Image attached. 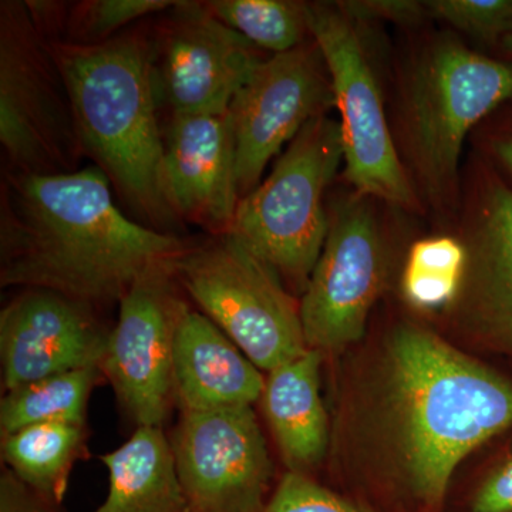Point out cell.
Here are the masks:
<instances>
[{
  "mask_svg": "<svg viewBox=\"0 0 512 512\" xmlns=\"http://www.w3.org/2000/svg\"><path fill=\"white\" fill-rule=\"evenodd\" d=\"M187 248L180 238L124 215L97 165L5 178L2 288L45 289L92 308L120 303L147 269Z\"/></svg>",
  "mask_w": 512,
  "mask_h": 512,
  "instance_id": "cell-1",
  "label": "cell"
},
{
  "mask_svg": "<svg viewBox=\"0 0 512 512\" xmlns=\"http://www.w3.org/2000/svg\"><path fill=\"white\" fill-rule=\"evenodd\" d=\"M386 400L396 474L384 512H444L454 471L512 429V384L419 326L394 332Z\"/></svg>",
  "mask_w": 512,
  "mask_h": 512,
  "instance_id": "cell-2",
  "label": "cell"
},
{
  "mask_svg": "<svg viewBox=\"0 0 512 512\" xmlns=\"http://www.w3.org/2000/svg\"><path fill=\"white\" fill-rule=\"evenodd\" d=\"M66 82L84 154L148 224L177 212L165 177V138L157 119L154 53L137 35L106 42H49Z\"/></svg>",
  "mask_w": 512,
  "mask_h": 512,
  "instance_id": "cell-3",
  "label": "cell"
},
{
  "mask_svg": "<svg viewBox=\"0 0 512 512\" xmlns=\"http://www.w3.org/2000/svg\"><path fill=\"white\" fill-rule=\"evenodd\" d=\"M512 97V64L456 39L420 56L403 99V144L421 190L443 207L456 200L461 151L471 128Z\"/></svg>",
  "mask_w": 512,
  "mask_h": 512,
  "instance_id": "cell-4",
  "label": "cell"
},
{
  "mask_svg": "<svg viewBox=\"0 0 512 512\" xmlns=\"http://www.w3.org/2000/svg\"><path fill=\"white\" fill-rule=\"evenodd\" d=\"M342 161L339 121L315 117L264 183L241 198L225 232L302 293L328 238L323 195Z\"/></svg>",
  "mask_w": 512,
  "mask_h": 512,
  "instance_id": "cell-5",
  "label": "cell"
},
{
  "mask_svg": "<svg viewBox=\"0 0 512 512\" xmlns=\"http://www.w3.org/2000/svg\"><path fill=\"white\" fill-rule=\"evenodd\" d=\"M0 143L18 174L73 173L84 156L52 47L16 0L0 3Z\"/></svg>",
  "mask_w": 512,
  "mask_h": 512,
  "instance_id": "cell-6",
  "label": "cell"
},
{
  "mask_svg": "<svg viewBox=\"0 0 512 512\" xmlns=\"http://www.w3.org/2000/svg\"><path fill=\"white\" fill-rule=\"evenodd\" d=\"M177 278L259 370L269 373L309 349L301 308L281 278L229 235L185 249Z\"/></svg>",
  "mask_w": 512,
  "mask_h": 512,
  "instance_id": "cell-7",
  "label": "cell"
},
{
  "mask_svg": "<svg viewBox=\"0 0 512 512\" xmlns=\"http://www.w3.org/2000/svg\"><path fill=\"white\" fill-rule=\"evenodd\" d=\"M308 22L325 57L340 113L345 177L362 197L416 208V192L394 146L379 84L355 22L336 3H308Z\"/></svg>",
  "mask_w": 512,
  "mask_h": 512,
  "instance_id": "cell-8",
  "label": "cell"
},
{
  "mask_svg": "<svg viewBox=\"0 0 512 512\" xmlns=\"http://www.w3.org/2000/svg\"><path fill=\"white\" fill-rule=\"evenodd\" d=\"M177 259L151 266L121 299L100 363L137 427H163L174 404L175 336L188 309L178 292Z\"/></svg>",
  "mask_w": 512,
  "mask_h": 512,
  "instance_id": "cell-9",
  "label": "cell"
},
{
  "mask_svg": "<svg viewBox=\"0 0 512 512\" xmlns=\"http://www.w3.org/2000/svg\"><path fill=\"white\" fill-rule=\"evenodd\" d=\"M370 198L356 194L330 218L328 238L303 291L309 349L333 352L362 339L386 278V249Z\"/></svg>",
  "mask_w": 512,
  "mask_h": 512,
  "instance_id": "cell-10",
  "label": "cell"
},
{
  "mask_svg": "<svg viewBox=\"0 0 512 512\" xmlns=\"http://www.w3.org/2000/svg\"><path fill=\"white\" fill-rule=\"evenodd\" d=\"M332 104L328 66L313 39L256 67L228 110L241 198L258 187L269 161Z\"/></svg>",
  "mask_w": 512,
  "mask_h": 512,
  "instance_id": "cell-11",
  "label": "cell"
},
{
  "mask_svg": "<svg viewBox=\"0 0 512 512\" xmlns=\"http://www.w3.org/2000/svg\"><path fill=\"white\" fill-rule=\"evenodd\" d=\"M187 512H262L274 466L252 407L184 412L171 436Z\"/></svg>",
  "mask_w": 512,
  "mask_h": 512,
  "instance_id": "cell-12",
  "label": "cell"
},
{
  "mask_svg": "<svg viewBox=\"0 0 512 512\" xmlns=\"http://www.w3.org/2000/svg\"><path fill=\"white\" fill-rule=\"evenodd\" d=\"M244 36L212 15L205 2H177L163 39L158 92L174 114L224 116L264 60Z\"/></svg>",
  "mask_w": 512,
  "mask_h": 512,
  "instance_id": "cell-13",
  "label": "cell"
},
{
  "mask_svg": "<svg viewBox=\"0 0 512 512\" xmlns=\"http://www.w3.org/2000/svg\"><path fill=\"white\" fill-rule=\"evenodd\" d=\"M109 333L92 306L45 289H26L0 313L3 393L60 373L100 367Z\"/></svg>",
  "mask_w": 512,
  "mask_h": 512,
  "instance_id": "cell-14",
  "label": "cell"
},
{
  "mask_svg": "<svg viewBox=\"0 0 512 512\" xmlns=\"http://www.w3.org/2000/svg\"><path fill=\"white\" fill-rule=\"evenodd\" d=\"M165 177L175 212L225 234L241 195L228 113L174 114L165 137Z\"/></svg>",
  "mask_w": 512,
  "mask_h": 512,
  "instance_id": "cell-15",
  "label": "cell"
},
{
  "mask_svg": "<svg viewBox=\"0 0 512 512\" xmlns=\"http://www.w3.org/2000/svg\"><path fill=\"white\" fill-rule=\"evenodd\" d=\"M467 265L456 301L468 325L512 350V190L497 177L478 188L466 231Z\"/></svg>",
  "mask_w": 512,
  "mask_h": 512,
  "instance_id": "cell-16",
  "label": "cell"
},
{
  "mask_svg": "<svg viewBox=\"0 0 512 512\" xmlns=\"http://www.w3.org/2000/svg\"><path fill=\"white\" fill-rule=\"evenodd\" d=\"M265 379L258 367L204 313H184L175 336L174 404L181 412L252 407Z\"/></svg>",
  "mask_w": 512,
  "mask_h": 512,
  "instance_id": "cell-17",
  "label": "cell"
},
{
  "mask_svg": "<svg viewBox=\"0 0 512 512\" xmlns=\"http://www.w3.org/2000/svg\"><path fill=\"white\" fill-rule=\"evenodd\" d=\"M323 353L302 356L268 373L262 407L286 467L308 474L318 466L329 443L328 414L320 396Z\"/></svg>",
  "mask_w": 512,
  "mask_h": 512,
  "instance_id": "cell-18",
  "label": "cell"
},
{
  "mask_svg": "<svg viewBox=\"0 0 512 512\" xmlns=\"http://www.w3.org/2000/svg\"><path fill=\"white\" fill-rule=\"evenodd\" d=\"M106 501L93 512H187L171 441L163 427H137L119 448L104 454Z\"/></svg>",
  "mask_w": 512,
  "mask_h": 512,
  "instance_id": "cell-19",
  "label": "cell"
},
{
  "mask_svg": "<svg viewBox=\"0 0 512 512\" xmlns=\"http://www.w3.org/2000/svg\"><path fill=\"white\" fill-rule=\"evenodd\" d=\"M86 451V424H33L2 437V458L19 480L62 505L74 464Z\"/></svg>",
  "mask_w": 512,
  "mask_h": 512,
  "instance_id": "cell-20",
  "label": "cell"
},
{
  "mask_svg": "<svg viewBox=\"0 0 512 512\" xmlns=\"http://www.w3.org/2000/svg\"><path fill=\"white\" fill-rule=\"evenodd\" d=\"M103 372L99 366L46 377L3 393L0 433H15L33 424H86L87 404Z\"/></svg>",
  "mask_w": 512,
  "mask_h": 512,
  "instance_id": "cell-21",
  "label": "cell"
},
{
  "mask_svg": "<svg viewBox=\"0 0 512 512\" xmlns=\"http://www.w3.org/2000/svg\"><path fill=\"white\" fill-rule=\"evenodd\" d=\"M215 18L252 45L274 55L289 52L311 35L308 3L291 0H214L205 2Z\"/></svg>",
  "mask_w": 512,
  "mask_h": 512,
  "instance_id": "cell-22",
  "label": "cell"
},
{
  "mask_svg": "<svg viewBox=\"0 0 512 512\" xmlns=\"http://www.w3.org/2000/svg\"><path fill=\"white\" fill-rule=\"evenodd\" d=\"M467 249L453 237L421 239L409 252L403 275L407 302L439 309L456 302L466 274Z\"/></svg>",
  "mask_w": 512,
  "mask_h": 512,
  "instance_id": "cell-23",
  "label": "cell"
},
{
  "mask_svg": "<svg viewBox=\"0 0 512 512\" xmlns=\"http://www.w3.org/2000/svg\"><path fill=\"white\" fill-rule=\"evenodd\" d=\"M170 0H90L73 9L70 42L94 45L106 42L117 30L151 13L173 8Z\"/></svg>",
  "mask_w": 512,
  "mask_h": 512,
  "instance_id": "cell-24",
  "label": "cell"
},
{
  "mask_svg": "<svg viewBox=\"0 0 512 512\" xmlns=\"http://www.w3.org/2000/svg\"><path fill=\"white\" fill-rule=\"evenodd\" d=\"M424 6L434 18L484 42L512 35V0H430Z\"/></svg>",
  "mask_w": 512,
  "mask_h": 512,
  "instance_id": "cell-25",
  "label": "cell"
},
{
  "mask_svg": "<svg viewBox=\"0 0 512 512\" xmlns=\"http://www.w3.org/2000/svg\"><path fill=\"white\" fill-rule=\"evenodd\" d=\"M262 512H370L352 498L319 484L308 474L288 471Z\"/></svg>",
  "mask_w": 512,
  "mask_h": 512,
  "instance_id": "cell-26",
  "label": "cell"
},
{
  "mask_svg": "<svg viewBox=\"0 0 512 512\" xmlns=\"http://www.w3.org/2000/svg\"><path fill=\"white\" fill-rule=\"evenodd\" d=\"M464 512H512V456L491 471L467 498Z\"/></svg>",
  "mask_w": 512,
  "mask_h": 512,
  "instance_id": "cell-27",
  "label": "cell"
},
{
  "mask_svg": "<svg viewBox=\"0 0 512 512\" xmlns=\"http://www.w3.org/2000/svg\"><path fill=\"white\" fill-rule=\"evenodd\" d=\"M336 6L353 22L357 20H390L394 23L417 22L423 15L424 2L414 0H352Z\"/></svg>",
  "mask_w": 512,
  "mask_h": 512,
  "instance_id": "cell-28",
  "label": "cell"
},
{
  "mask_svg": "<svg viewBox=\"0 0 512 512\" xmlns=\"http://www.w3.org/2000/svg\"><path fill=\"white\" fill-rule=\"evenodd\" d=\"M0 512H60V505L36 493L6 468L0 476Z\"/></svg>",
  "mask_w": 512,
  "mask_h": 512,
  "instance_id": "cell-29",
  "label": "cell"
},
{
  "mask_svg": "<svg viewBox=\"0 0 512 512\" xmlns=\"http://www.w3.org/2000/svg\"><path fill=\"white\" fill-rule=\"evenodd\" d=\"M493 153L497 160L504 165L505 170L512 174V130L495 138Z\"/></svg>",
  "mask_w": 512,
  "mask_h": 512,
  "instance_id": "cell-30",
  "label": "cell"
},
{
  "mask_svg": "<svg viewBox=\"0 0 512 512\" xmlns=\"http://www.w3.org/2000/svg\"><path fill=\"white\" fill-rule=\"evenodd\" d=\"M501 43H503V47L505 52H507V55L512 57V35L505 37V39L501 40Z\"/></svg>",
  "mask_w": 512,
  "mask_h": 512,
  "instance_id": "cell-31",
  "label": "cell"
}]
</instances>
